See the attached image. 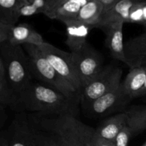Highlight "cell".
I'll list each match as a JSON object with an SVG mask.
<instances>
[{
    "label": "cell",
    "instance_id": "obj_29",
    "mask_svg": "<svg viewBox=\"0 0 146 146\" xmlns=\"http://www.w3.org/2000/svg\"><path fill=\"white\" fill-rule=\"evenodd\" d=\"M48 4V7H49V14L47 16V17H48L50 16V14H51L53 11L55 9L56 7H58L60 4H62L63 2L66 1V0H46Z\"/></svg>",
    "mask_w": 146,
    "mask_h": 146
},
{
    "label": "cell",
    "instance_id": "obj_8",
    "mask_svg": "<svg viewBox=\"0 0 146 146\" xmlns=\"http://www.w3.org/2000/svg\"><path fill=\"white\" fill-rule=\"evenodd\" d=\"M131 100L123 94L121 84L86 106L94 118H103L115 113L123 112Z\"/></svg>",
    "mask_w": 146,
    "mask_h": 146
},
{
    "label": "cell",
    "instance_id": "obj_11",
    "mask_svg": "<svg viewBox=\"0 0 146 146\" xmlns=\"http://www.w3.org/2000/svg\"><path fill=\"white\" fill-rule=\"evenodd\" d=\"M124 53L130 69L141 66L146 58V31L124 43Z\"/></svg>",
    "mask_w": 146,
    "mask_h": 146
},
{
    "label": "cell",
    "instance_id": "obj_31",
    "mask_svg": "<svg viewBox=\"0 0 146 146\" xmlns=\"http://www.w3.org/2000/svg\"><path fill=\"white\" fill-rule=\"evenodd\" d=\"M143 24L142 25L146 27V0L143 1Z\"/></svg>",
    "mask_w": 146,
    "mask_h": 146
},
{
    "label": "cell",
    "instance_id": "obj_5",
    "mask_svg": "<svg viewBox=\"0 0 146 146\" xmlns=\"http://www.w3.org/2000/svg\"><path fill=\"white\" fill-rule=\"evenodd\" d=\"M38 46L60 76L81 96L83 88L71 52L63 51L46 41Z\"/></svg>",
    "mask_w": 146,
    "mask_h": 146
},
{
    "label": "cell",
    "instance_id": "obj_25",
    "mask_svg": "<svg viewBox=\"0 0 146 146\" xmlns=\"http://www.w3.org/2000/svg\"><path fill=\"white\" fill-rule=\"evenodd\" d=\"M41 14V11L31 4H27L23 6L19 10V15L21 17H31L35 14Z\"/></svg>",
    "mask_w": 146,
    "mask_h": 146
},
{
    "label": "cell",
    "instance_id": "obj_10",
    "mask_svg": "<svg viewBox=\"0 0 146 146\" xmlns=\"http://www.w3.org/2000/svg\"><path fill=\"white\" fill-rule=\"evenodd\" d=\"M123 22L113 23L101 29L106 32V45L109 50L111 56L125 64L123 34Z\"/></svg>",
    "mask_w": 146,
    "mask_h": 146
},
{
    "label": "cell",
    "instance_id": "obj_13",
    "mask_svg": "<svg viewBox=\"0 0 146 146\" xmlns=\"http://www.w3.org/2000/svg\"><path fill=\"white\" fill-rule=\"evenodd\" d=\"M7 41L14 46H22L24 44L39 46L46 42L42 36L37 32L34 27L27 23L12 26Z\"/></svg>",
    "mask_w": 146,
    "mask_h": 146
},
{
    "label": "cell",
    "instance_id": "obj_12",
    "mask_svg": "<svg viewBox=\"0 0 146 146\" xmlns=\"http://www.w3.org/2000/svg\"><path fill=\"white\" fill-rule=\"evenodd\" d=\"M64 24L66 26V31L65 43L71 52H74L82 48L87 43V36L93 27L77 19L66 21Z\"/></svg>",
    "mask_w": 146,
    "mask_h": 146
},
{
    "label": "cell",
    "instance_id": "obj_14",
    "mask_svg": "<svg viewBox=\"0 0 146 146\" xmlns=\"http://www.w3.org/2000/svg\"><path fill=\"white\" fill-rule=\"evenodd\" d=\"M135 1L136 0H121L109 9L104 11L96 28L101 29L113 23H128L130 10Z\"/></svg>",
    "mask_w": 146,
    "mask_h": 146
},
{
    "label": "cell",
    "instance_id": "obj_28",
    "mask_svg": "<svg viewBox=\"0 0 146 146\" xmlns=\"http://www.w3.org/2000/svg\"><path fill=\"white\" fill-rule=\"evenodd\" d=\"M11 27L0 22V43L8 41Z\"/></svg>",
    "mask_w": 146,
    "mask_h": 146
},
{
    "label": "cell",
    "instance_id": "obj_2",
    "mask_svg": "<svg viewBox=\"0 0 146 146\" xmlns=\"http://www.w3.org/2000/svg\"><path fill=\"white\" fill-rule=\"evenodd\" d=\"M0 56L5 67L9 87L17 103L19 97L34 81L28 56L22 46L11 45L8 41L1 44Z\"/></svg>",
    "mask_w": 146,
    "mask_h": 146
},
{
    "label": "cell",
    "instance_id": "obj_9",
    "mask_svg": "<svg viewBox=\"0 0 146 146\" xmlns=\"http://www.w3.org/2000/svg\"><path fill=\"white\" fill-rule=\"evenodd\" d=\"M9 146H37L35 125L25 113H20L11 126Z\"/></svg>",
    "mask_w": 146,
    "mask_h": 146
},
{
    "label": "cell",
    "instance_id": "obj_23",
    "mask_svg": "<svg viewBox=\"0 0 146 146\" xmlns=\"http://www.w3.org/2000/svg\"><path fill=\"white\" fill-rule=\"evenodd\" d=\"M143 1L144 0H136L132 6L129 12L128 23L142 25L143 16Z\"/></svg>",
    "mask_w": 146,
    "mask_h": 146
},
{
    "label": "cell",
    "instance_id": "obj_19",
    "mask_svg": "<svg viewBox=\"0 0 146 146\" xmlns=\"http://www.w3.org/2000/svg\"><path fill=\"white\" fill-rule=\"evenodd\" d=\"M124 112L128 117V125L133 135L136 136L146 130V104L128 106Z\"/></svg>",
    "mask_w": 146,
    "mask_h": 146
},
{
    "label": "cell",
    "instance_id": "obj_15",
    "mask_svg": "<svg viewBox=\"0 0 146 146\" xmlns=\"http://www.w3.org/2000/svg\"><path fill=\"white\" fill-rule=\"evenodd\" d=\"M126 125H128V117L123 111L102 121L95 129V133L100 138L113 143L116 135Z\"/></svg>",
    "mask_w": 146,
    "mask_h": 146
},
{
    "label": "cell",
    "instance_id": "obj_4",
    "mask_svg": "<svg viewBox=\"0 0 146 146\" xmlns=\"http://www.w3.org/2000/svg\"><path fill=\"white\" fill-rule=\"evenodd\" d=\"M44 127L61 146H89L94 133L91 126L72 115L51 117L46 121Z\"/></svg>",
    "mask_w": 146,
    "mask_h": 146
},
{
    "label": "cell",
    "instance_id": "obj_7",
    "mask_svg": "<svg viewBox=\"0 0 146 146\" xmlns=\"http://www.w3.org/2000/svg\"><path fill=\"white\" fill-rule=\"evenodd\" d=\"M71 54L84 88L103 69L104 57L88 42L82 48Z\"/></svg>",
    "mask_w": 146,
    "mask_h": 146
},
{
    "label": "cell",
    "instance_id": "obj_33",
    "mask_svg": "<svg viewBox=\"0 0 146 146\" xmlns=\"http://www.w3.org/2000/svg\"><path fill=\"white\" fill-rule=\"evenodd\" d=\"M71 1H74L75 2H77L82 7V6H84V4H86L88 1H91V0H71Z\"/></svg>",
    "mask_w": 146,
    "mask_h": 146
},
{
    "label": "cell",
    "instance_id": "obj_24",
    "mask_svg": "<svg viewBox=\"0 0 146 146\" xmlns=\"http://www.w3.org/2000/svg\"><path fill=\"white\" fill-rule=\"evenodd\" d=\"M133 137L131 128L128 125L121 129L115 137L114 141V146H128V143Z\"/></svg>",
    "mask_w": 146,
    "mask_h": 146
},
{
    "label": "cell",
    "instance_id": "obj_30",
    "mask_svg": "<svg viewBox=\"0 0 146 146\" xmlns=\"http://www.w3.org/2000/svg\"><path fill=\"white\" fill-rule=\"evenodd\" d=\"M119 1H121V0H101L103 6H104V11L109 9L111 7H112L114 4H116Z\"/></svg>",
    "mask_w": 146,
    "mask_h": 146
},
{
    "label": "cell",
    "instance_id": "obj_26",
    "mask_svg": "<svg viewBox=\"0 0 146 146\" xmlns=\"http://www.w3.org/2000/svg\"><path fill=\"white\" fill-rule=\"evenodd\" d=\"M27 1L38 9L41 11V14H44L46 17L49 14V7L46 0H27Z\"/></svg>",
    "mask_w": 146,
    "mask_h": 146
},
{
    "label": "cell",
    "instance_id": "obj_3",
    "mask_svg": "<svg viewBox=\"0 0 146 146\" xmlns=\"http://www.w3.org/2000/svg\"><path fill=\"white\" fill-rule=\"evenodd\" d=\"M22 47L28 56L33 78L60 91L69 98L79 99L81 101L79 94L60 76L44 56L38 46L24 44Z\"/></svg>",
    "mask_w": 146,
    "mask_h": 146
},
{
    "label": "cell",
    "instance_id": "obj_37",
    "mask_svg": "<svg viewBox=\"0 0 146 146\" xmlns=\"http://www.w3.org/2000/svg\"><path fill=\"white\" fill-rule=\"evenodd\" d=\"M141 146H146V141H145V143H143V145H141Z\"/></svg>",
    "mask_w": 146,
    "mask_h": 146
},
{
    "label": "cell",
    "instance_id": "obj_20",
    "mask_svg": "<svg viewBox=\"0 0 146 146\" xmlns=\"http://www.w3.org/2000/svg\"><path fill=\"white\" fill-rule=\"evenodd\" d=\"M81 6L77 2L71 0H66L51 12L48 18L59 20L61 22L76 20Z\"/></svg>",
    "mask_w": 146,
    "mask_h": 146
},
{
    "label": "cell",
    "instance_id": "obj_27",
    "mask_svg": "<svg viewBox=\"0 0 146 146\" xmlns=\"http://www.w3.org/2000/svg\"><path fill=\"white\" fill-rule=\"evenodd\" d=\"M89 146H114V144L110 141L100 138L94 132L91 141H90Z\"/></svg>",
    "mask_w": 146,
    "mask_h": 146
},
{
    "label": "cell",
    "instance_id": "obj_32",
    "mask_svg": "<svg viewBox=\"0 0 146 146\" xmlns=\"http://www.w3.org/2000/svg\"><path fill=\"white\" fill-rule=\"evenodd\" d=\"M145 96H146V79H145V84H144V86L143 87L142 90L140 91V93L138 94V96H137V98H143V97H145Z\"/></svg>",
    "mask_w": 146,
    "mask_h": 146
},
{
    "label": "cell",
    "instance_id": "obj_1",
    "mask_svg": "<svg viewBox=\"0 0 146 146\" xmlns=\"http://www.w3.org/2000/svg\"><path fill=\"white\" fill-rule=\"evenodd\" d=\"M81 101L66 96L42 83H31L19 97L17 108L44 115H73L78 118Z\"/></svg>",
    "mask_w": 146,
    "mask_h": 146
},
{
    "label": "cell",
    "instance_id": "obj_39",
    "mask_svg": "<svg viewBox=\"0 0 146 146\" xmlns=\"http://www.w3.org/2000/svg\"><path fill=\"white\" fill-rule=\"evenodd\" d=\"M2 44V43H0V47H1V44Z\"/></svg>",
    "mask_w": 146,
    "mask_h": 146
},
{
    "label": "cell",
    "instance_id": "obj_18",
    "mask_svg": "<svg viewBox=\"0 0 146 146\" xmlns=\"http://www.w3.org/2000/svg\"><path fill=\"white\" fill-rule=\"evenodd\" d=\"M104 11L101 0H91L81 7L76 19L91 26L93 29L96 28Z\"/></svg>",
    "mask_w": 146,
    "mask_h": 146
},
{
    "label": "cell",
    "instance_id": "obj_35",
    "mask_svg": "<svg viewBox=\"0 0 146 146\" xmlns=\"http://www.w3.org/2000/svg\"><path fill=\"white\" fill-rule=\"evenodd\" d=\"M4 104L0 101V118L2 117L3 114L4 113Z\"/></svg>",
    "mask_w": 146,
    "mask_h": 146
},
{
    "label": "cell",
    "instance_id": "obj_34",
    "mask_svg": "<svg viewBox=\"0 0 146 146\" xmlns=\"http://www.w3.org/2000/svg\"><path fill=\"white\" fill-rule=\"evenodd\" d=\"M0 146H9L8 141L4 138H0Z\"/></svg>",
    "mask_w": 146,
    "mask_h": 146
},
{
    "label": "cell",
    "instance_id": "obj_36",
    "mask_svg": "<svg viewBox=\"0 0 146 146\" xmlns=\"http://www.w3.org/2000/svg\"><path fill=\"white\" fill-rule=\"evenodd\" d=\"M141 66L144 67V68H146V58H145V59L143 61V62L142 63V64H141Z\"/></svg>",
    "mask_w": 146,
    "mask_h": 146
},
{
    "label": "cell",
    "instance_id": "obj_38",
    "mask_svg": "<svg viewBox=\"0 0 146 146\" xmlns=\"http://www.w3.org/2000/svg\"><path fill=\"white\" fill-rule=\"evenodd\" d=\"M143 101H145V102H146V96L145 97H143Z\"/></svg>",
    "mask_w": 146,
    "mask_h": 146
},
{
    "label": "cell",
    "instance_id": "obj_6",
    "mask_svg": "<svg viewBox=\"0 0 146 146\" xmlns=\"http://www.w3.org/2000/svg\"><path fill=\"white\" fill-rule=\"evenodd\" d=\"M122 75L121 67L112 64L104 66L101 72L83 88L80 96L81 104L86 106L111 90L119 86Z\"/></svg>",
    "mask_w": 146,
    "mask_h": 146
},
{
    "label": "cell",
    "instance_id": "obj_21",
    "mask_svg": "<svg viewBox=\"0 0 146 146\" xmlns=\"http://www.w3.org/2000/svg\"><path fill=\"white\" fill-rule=\"evenodd\" d=\"M0 101L4 105L16 106L17 104L15 98L11 94L9 87L5 67L1 56H0Z\"/></svg>",
    "mask_w": 146,
    "mask_h": 146
},
{
    "label": "cell",
    "instance_id": "obj_22",
    "mask_svg": "<svg viewBox=\"0 0 146 146\" xmlns=\"http://www.w3.org/2000/svg\"><path fill=\"white\" fill-rule=\"evenodd\" d=\"M35 131L37 146H61L58 139L51 133L41 129L36 125Z\"/></svg>",
    "mask_w": 146,
    "mask_h": 146
},
{
    "label": "cell",
    "instance_id": "obj_16",
    "mask_svg": "<svg viewBox=\"0 0 146 146\" xmlns=\"http://www.w3.org/2000/svg\"><path fill=\"white\" fill-rule=\"evenodd\" d=\"M146 79V68L140 66L130 69L121 86L123 94L132 101L137 98V96L144 86Z\"/></svg>",
    "mask_w": 146,
    "mask_h": 146
},
{
    "label": "cell",
    "instance_id": "obj_17",
    "mask_svg": "<svg viewBox=\"0 0 146 146\" xmlns=\"http://www.w3.org/2000/svg\"><path fill=\"white\" fill-rule=\"evenodd\" d=\"M27 4V0H0V22L16 25L20 18V9Z\"/></svg>",
    "mask_w": 146,
    "mask_h": 146
}]
</instances>
